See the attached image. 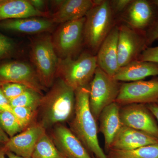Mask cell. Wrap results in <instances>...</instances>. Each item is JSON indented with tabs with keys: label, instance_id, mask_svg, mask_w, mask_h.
<instances>
[{
	"label": "cell",
	"instance_id": "6da1fadb",
	"mask_svg": "<svg viewBox=\"0 0 158 158\" xmlns=\"http://www.w3.org/2000/svg\"><path fill=\"white\" fill-rule=\"evenodd\" d=\"M75 92L60 79L55 80L38 109L37 122L46 130L70 121L75 110Z\"/></svg>",
	"mask_w": 158,
	"mask_h": 158
},
{
	"label": "cell",
	"instance_id": "7a4b0ae2",
	"mask_svg": "<svg viewBox=\"0 0 158 158\" xmlns=\"http://www.w3.org/2000/svg\"><path fill=\"white\" fill-rule=\"evenodd\" d=\"M74 114L69 121V129L77 136L88 152L96 158H108L99 142L96 120L90 110L89 87L75 91Z\"/></svg>",
	"mask_w": 158,
	"mask_h": 158
},
{
	"label": "cell",
	"instance_id": "3957f363",
	"mask_svg": "<svg viewBox=\"0 0 158 158\" xmlns=\"http://www.w3.org/2000/svg\"><path fill=\"white\" fill-rule=\"evenodd\" d=\"M98 67L96 56L87 52L76 59L59 58L56 77L76 91L88 87Z\"/></svg>",
	"mask_w": 158,
	"mask_h": 158
},
{
	"label": "cell",
	"instance_id": "277c9868",
	"mask_svg": "<svg viewBox=\"0 0 158 158\" xmlns=\"http://www.w3.org/2000/svg\"><path fill=\"white\" fill-rule=\"evenodd\" d=\"M93 2L94 6L85 16L84 40L88 47L97 52L114 27V14L110 1Z\"/></svg>",
	"mask_w": 158,
	"mask_h": 158
},
{
	"label": "cell",
	"instance_id": "5b68a950",
	"mask_svg": "<svg viewBox=\"0 0 158 158\" xmlns=\"http://www.w3.org/2000/svg\"><path fill=\"white\" fill-rule=\"evenodd\" d=\"M30 57L41 85L50 88L56 80L59 60L52 36L43 34L32 40Z\"/></svg>",
	"mask_w": 158,
	"mask_h": 158
},
{
	"label": "cell",
	"instance_id": "8992f818",
	"mask_svg": "<svg viewBox=\"0 0 158 158\" xmlns=\"http://www.w3.org/2000/svg\"><path fill=\"white\" fill-rule=\"evenodd\" d=\"M121 84L98 67L90 84L89 105L97 121L102 110L116 102Z\"/></svg>",
	"mask_w": 158,
	"mask_h": 158
},
{
	"label": "cell",
	"instance_id": "52a82bcc",
	"mask_svg": "<svg viewBox=\"0 0 158 158\" xmlns=\"http://www.w3.org/2000/svg\"><path fill=\"white\" fill-rule=\"evenodd\" d=\"M85 17L61 24L52 36V41L59 58H73L84 40Z\"/></svg>",
	"mask_w": 158,
	"mask_h": 158
},
{
	"label": "cell",
	"instance_id": "ba28073f",
	"mask_svg": "<svg viewBox=\"0 0 158 158\" xmlns=\"http://www.w3.org/2000/svg\"><path fill=\"white\" fill-rule=\"evenodd\" d=\"M0 62V86L7 83L21 84L43 95L45 90L34 67L18 60Z\"/></svg>",
	"mask_w": 158,
	"mask_h": 158
},
{
	"label": "cell",
	"instance_id": "9c48e42d",
	"mask_svg": "<svg viewBox=\"0 0 158 158\" xmlns=\"http://www.w3.org/2000/svg\"><path fill=\"white\" fill-rule=\"evenodd\" d=\"M118 63L119 68L138 60L148 47L146 32L135 30L126 25L118 27Z\"/></svg>",
	"mask_w": 158,
	"mask_h": 158
},
{
	"label": "cell",
	"instance_id": "30bf717a",
	"mask_svg": "<svg viewBox=\"0 0 158 158\" xmlns=\"http://www.w3.org/2000/svg\"><path fill=\"white\" fill-rule=\"evenodd\" d=\"M158 100V77L149 81L121 84L116 101L121 106L132 104L147 105Z\"/></svg>",
	"mask_w": 158,
	"mask_h": 158
},
{
	"label": "cell",
	"instance_id": "8fae6325",
	"mask_svg": "<svg viewBox=\"0 0 158 158\" xmlns=\"http://www.w3.org/2000/svg\"><path fill=\"white\" fill-rule=\"evenodd\" d=\"M123 125L148 134L158 139V125L146 105L132 104L121 106Z\"/></svg>",
	"mask_w": 158,
	"mask_h": 158
},
{
	"label": "cell",
	"instance_id": "7c38bea8",
	"mask_svg": "<svg viewBox=\"0 0 158 158\" xmlns=\"http://www.w3.org/2000/svg\"><path fill=\"white\" fill-rule=\"evenodd\" d=\"M122 15L126 25L145 32L158 20L157 9L151 0H132Z\"/></svg>",
	"mask_w": 158,
	"mask_h": 158
},
{
	"label": "cell",
	"instance_id": "4fadbf2b",
	"mask_svg": "<svg viewBox=\"0 0 158 158\" xmlns=\"http://www.w3.org/2000/svg\"><path fill=\"white\" fill-rule=\"evenodd\" d=\"M50 136L54 144L66 158H93L69 128L63 124L52 128Z\"/></svg>",
	"mask_w": 158,
	"mask_h": 158
},
{
	"label": "cell",
	"instance_id": "5bb4252c",
	"mask_svg": "<svg viewBox=\"0 0 158 158\" xmlns=\"http://www.w3.org/2000/svg\"><path fill=\"white\" fill-rule=\"evenodd\" d=\"M46 132V130L37 122L9 138L3 146L7 151L18 156L31 157L37 142Z\"/></svg>",
	"mask_w": 158,
	"mask_h": 158
},
{
	"label": "cell",
	"instance_id": "9a60e30c",
	"mask_svg": "<svg viewBox=\"0 0 158 158\" xmlns=\"http://www.w3.org/2000/svg\"><path fill=\"white\" fill-rule=\"evenodd\" d=\"M118 27L114 26L100 46L96 56L98 66L111 77L118 71Z\"/></svg>",
	"mask_w": 158,
	"mask_h": 158
},
{
	"label": "cell",
	"instance_id": "2e32d148",
	"mask_svg": "<svg viewBox=\"0 0 158 158\" xmlns=\"http://www.w3.org/2000/svg\"><path fill=\"white\" fill-rule=\"evenodd\" d=\"M55 8L51 19L54 23L62 24L85 17L94 6L92 0L52 1Z\"/></svg>",
	"mask_w": 158,
	"mask_h": 158
},
{
	"label": "cell",
	"instance_id": "e0dca14e",
	"mask_svg": "<svg viewBox=\"0 0 158 158\" xmlns=\"http://www.w3.org/2000/svg\"><path fill=\"white\" fill-rule=\"evenodd\" d=\"M55 23L51 19L27 18L0 21V30L27 34H40L50 32Z\"/></svg>",
	"mask_w": 158,
	"mask_h": 158
},
{
	"label": "cell",
	"instance_id": "ac0fdd59",
	"mask_svg": "<svg viewBox=\"0 0 158 158\" xmlns=\"http://www.w3.org/2000/svg\"><path fill=\"white\" fill-rule=\"evenodd\" d=\"M156 144H158L157 138L123 126L114 138L110 150H130Z\"/></svg>",
	"mask_w": 158,
	"mask_h": 158
},
{
	"label": "cell",
	"instance_id": "d6986e66",
	"mask_svg": "<svg viewBox=\"0 0 158 158\" xmlns=\"http://www.w3.org/2000/svg\"><path fill=\"white\" fill-rule=\"evenodd\" d=\"M121 106L116 102L108 106L102 111L98 120L100 131L104 138L105 147L109 151L114 138L123 126L120 115Z\"/></svg>",
	"mask_w": 158,
	"mask_h": 158
},
{
	"label": "cell",
	"instance_id": "ffe728a7",
	"mask_svg": "<svg viewBox=\"0 0 158 158\" xmlns=\"http://www.w3.org/2000/svg\"><path fill=\"white\" fill-rule=\"evenodd\" d=\"M158 76L157 63L137 60L120 67L113 77L118 82H132Z\"/></svg>",
	"mask_w": 158,
	"mask_h": 158
},
{
	"label": "cell",
	"instance_id": "44dd1931",
	"mask_svg": "<svg viewBox=\"0 0 158 158\" xmlns=\"http://www.w3.org/2000/svg\"><path fill=\"white\" fill-rule=\"evenodd\" d=\"M33 17L51 19L49 15L36 10L28 0H8L0 6V21Z\"/></svg>",
	"mask_w": 158,
	"mask_h": 158
},
{
	"label": "cell",
	"instance_id": "7402d4cb",
	"mask_svg": "<svg viewBox=\"0 0 158 158\" xmlns=\"http://www.w3.org/2000/svg\"><path fill=\"white\" fill-rule=\"evenodd\" d=\"M108 158H158V144L130 150H110Z\"/></svg>",
	"mask_w": 158,
	"mask_h": 158
},
{
	"label": "cell",
	"instance_id": "603a6c76",
	"mask_svg": "<svg viewBox=\"0 0 158 158\" xmlns=\"http://www.w3.org/2000/svg\"><path fill=\"white\" fill-rule=\"evenodd\" d=\"M31 158H66L57 149L47 131L40 138Z\"/></svg>",
	"mask_w": 158,
	"mask_h": 158
},
{
	"label": "cell",
	"instance_id": "cb8c5ba5",
	"mask_svg": "<svg viewBox=\"0 0 158 158\" xmlns=\"http://www.w3.org/2000/svg\"><path fill=\"white\" fill-rule=\"evenodd\" d=\"M43 95L28 88L19 96L10 101V105L12 108L24 107L38 110Z\"/></svg>",
	"mask_w": 158,
	"mask_h": 158
},
{
	"label": "cell",
	"instance_id": "d4e9b609",
	"mask_svg": "<svg viewBox=\"0 0 158 158\" xmlns=\"http://www.w3.org/2000/svg\"><path fill=\"white\" fill-rule=\"evenodd\" d=\"M0 128L9 138H12L23 131L14 114L9 111L0 112Z\"/></svg>",
	"mask_w": 158,
	"mask_h": 158
},
{
	"label": "cell",
	"instance_id": "484cf974",
	"mask_svg": "<svg viewBox=\"0 0 158 158\" xmlns=\"http://www.w3.org/2000/svg\"><path fill=\"white\" fill-rule=\"evenodd\" d=\"M12 113L23 130L37 122L38 110L24 107H16L12 108Z\"/></svg>",
	"mask_w": 158,
	"mask_h": 158
},
{
	"label": "cell",
	"instance_id": "4316f807",
	"mask_svg": "<svg viewBox=\"0 0 158 158\" xmlns=\"http://www.w3.org/2000/svg\"><path fill=\"white\" fill-rule=\"evenodd\" d=\"M16 48L13 40L0 32V61L13 56Z\"/></svg>",
	"mask_w": 158,
	"mask_h": 158
},
{
	"label": "cell",
	"instance_id": "83f0119b",
	"mask_svg": "<svg viewBox=\"0 0 158 158\" xmlns=\"http://www.w3.org/2000/svg\"><path fill=\"white\" fill-rule=\"evenodd\" d=\"M0 88L9 101L19 96L29 88L17 83H7L0 86Z\"/></svg>",
	"mask_w": 158,
	"mask_h": 158
},
{
	"label": "cell",
	"instance_id": "f1b7e54d",
	"mask_svg": "<svg viewBox=\"0 0 158 158\" xmlns=\"http://www.w3.org/2000/svg\"><path fill=\"white\" fill-rule=\"evenodd\" d=\"M138 60L158 64V46L154 47H147L140 55Z\"/></svg>",
	"mask_w": 158,
	"mask_h": 158
},
{
	"label": "cell",
	"instance_id": "f546056e",
	"mask_svg": "<svg viewBox=\"0 0 158 158\" xmlns=\"http://www.w3.org/2000/svg\"><path fill=\"white\" fill-rule=\"evenodd\" d=\"M132 0H113L110 1V6L113 13L122 14L125 11Z\"/></svg>",
	"mask_w": 158,
	"mask_h": 158
},
{
	"label": "cell",
	"instance_id": "4dcf8cb0",
	"mask_svg": "<svg viewBox=\"0 0 158 158\" xmlns=\"http://www.w3.org/2000/svg\"><path fill=\"white\" fill-rule=\"evenodd\" d=\"M148 47L158 39V20L155 23L146 31Z\"/></svg>",
	"mask_w": 158,
	"mask_h": 158
},
{
	"label": "cell",
	"instance_id": "1f68e13d",
	"mask_svg": "<svg viewBox=\"0 0 158 158\" xmlns=\"http://www.w3.org/2000/svg\"><path fill=\"white\" fill-rule=\"evenodd\" d=\"M12 109L10 101L5 96L2 90L0 88V112L9 111L12 112Z\"/></svg>",
	"mask_w": 158,
	"mask_h": 158
},
{
	"label": "cell",
	"instance_id": "d6a6232c",
	"mask_svg": "<svg viewBox=\"0 0 158 158\" xmlns=\"http://www.w3.org/2000/svg\"><path fill=\"white\" fill-rule=\"evenodd\" d=\"M29 2L35 8L37 11H40L43 13H46L50 15L49 12L45 10L46 6V1L43 0H28Z\"/></svg>",
	"mask_w": 158,
	"mask_h": 158
},
{
	"label": "cell",
	"instance_id": "836d02e7",
	"mask_svg": "<svg viewBox=\"0 0 158 158\" xmlns=\"http://www.w3.org/2000/svg\"><path fill=\"white\" fill-rule=\"evenodd\" d=\"M146 106L158 122V105L156 103H154L148 104L146 105Z\"/></svg>",
	"mask_w": 158,
	"mask_h": 158
},
{
	"label": "cell",
	"instance_id": "e575fe53",
	"mask_svg": "<svg viewBox=\"0 0 158 158\" xmlns=\"http://www.w3.org/2000/svg\"><path fill=\"white\" fill-rule=\"evenodd\" d=\"M9 136L0 128V144H6L9 141Z\"/></svg>",
	"mask_w": 158,
	"mask_h": 158
},
{
	"label": "cell",
	"instance_id": "d590c367",
	"mask_svg": "<svg viewBox=\"0 0 158 158\" xmlns=\"http://www.w3.org/2000/svg\"><path fill=\"white\" fill-rule=\"evenodd\" d=\"M6 154L8 158H31V157H24L20 156H18L17 155L13 153V152L7 151H6Z\"/></svg>",
	"mask_w": 158,
	"mask_h": 158
},
{
	"label": "cell",
	"instance_id": "8d00e7d4",
	"mask_svg": "<svg viewBox=\"0 0 158 158\" xmlns=\"http://www.w3.org/2000/svg\"><path fill=\"white\" fill-rule=\"evenodd\" d=\"M6 150L3 144H0V158H6Z\"/></svg>",
	"mask_w": 158,
	"mask_h": 158
},
{
	"label": "cell",
	"instance_id": "74e56055",
	"mask_svg": "<svg viewBox=\"0 0 158 158\" xmlns=\"http://www.w3.org/2000/svg\"><path fill=\"white\" fill-rule=\"evenodd\" d=\"M152 2L155 6L158 11V0H151Z\"/></svg>",
	"mask_w": 158,
	"mask_h": 158
},
{
	"label": "cell",
	"instance_id": "f35d334b",
	"mask_svg": "<svg viewBox=\"0 0 158 158\" xmlns=\"http://www.w3.org/2000/svg\"><path fill=\"white\" fill-rule=\"evenodd\" d=\"M8 0H0V6L6 3Z\"/></svg>",
	"mask_w": 158,
	"mask_h": 158
},
{
	"label": "cell",
	"instance_id": "ab89813d",
	"mask_svg": "<svg viewBox=\"0 0 158 158\" xmlns=\"http://www.w3.org/2000/svg\"><path fill=\"white\" fill-rule=\"evenodd\" d=\"M156 103L158 105V100L157 101V102H156Z\"/></svg>",
	"mask_w": 158,
	"mask_h": 158
},
{
	"label": "cell",
	"instance_id": "60d3db41",
	"mask_svg": "<svg viewBox=\"0 0 158 158\" xmlns=\"http://www.w3.org/2000/svg\"></svg>",
	"mask_w": 158,
	"mask_h": 158
}]
</instances>
